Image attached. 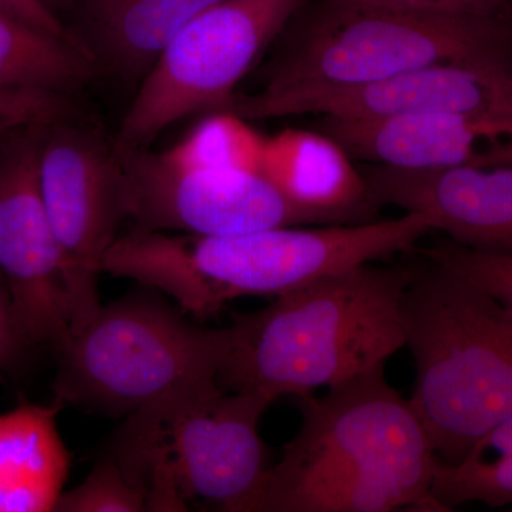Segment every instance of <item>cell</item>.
I'll use <instances>...</instances> for the list:
<instances>
[{
  "label": "cell",
  "instance_id": "24",
  "mask_svg": "<svg viewBox=\"0 0 512 512\" xmlns=\"http://www.w3.org/2000/svg\"><path fill=\"white\" fill-rule=\"evenodd\" d=\"M70 97L36 90L0 89V124L47 123L69 113Z\"/></svg>",
  "mask_w": 512,
  "mask_h": 512
},
{
  "label": "cell",
  "instance_id": "23",
  "mask_svg": "<svg viewBox=\"0 0 512 512\" xmlns=\"http://www.w3.org/2000/svg\"><path fill=\"white\" fill-rule=\"evenodd\" d=\"M424 16H468L512 20L511 0H336Z\"/></svg>",
  "mask_w": 512,
  "mask_h": 512
},
{
  "label": "cell",
  "instance_id": "3",
  "mask_svg": "<svg viewBox=\"0 0 512 512\" xmlns=\"http://www.w3.org/2000/svg\"><path fill=\"white\" fill-rule=\"evenodd\" d=\"M414 271L369 262L234 313L218 384L276 402L386 366L404 348L402 301Z\"/></svg>",
  "mask_w": 512,
  "mask_h": 512
},
{
  "label": "cell",
  "instance_id": "14",
  "mask_svg": "<svg viewBox=\"0 0 512 512\" xmlns=\"http://www.w3.org/2000/svg\"><path fill=\"white\" fill-rule=\"evenodd\" d=\"M323 133L352 158L400 170L512 165V123L466 114L326 119Z\"/></svg>",
  "mask_w": 512,
  "mask_h": 512
},
{
  "label": "cell",
  "instance_id": "1",
  "mask_svg": "<svg viewBox=\"0 0 512 512\" xmlns=\"http://www.w3.org/2000/svg\"><path fill=\"white\" fill-rule=\"evenodd\" d=\"M302 424L242 512H389L433 507L436 456L384 366L299 396Z\"/></svg>",
  "mask_w": 512,
  "mask_h": 512
},
{
  "label": "cell",
  "instance_id": "28",
  "mask_svg": "<svg viewBox=\"0 0 512 512\" xmlns=\"http://www.w3.org/2000/svg\"><path fill=\"white\" fill-rule=\"evenodd\" d=\"M19 126H6V124H0V136H3V134L8 133V131L13 130V128H16Z\"/></svg>",
  "mask_w": 512,
  "mask_h": 512
},
{
  "label": "cell",
  "instance_id": "16",
  "mask_svg": "<svg viewBox=\"0 0 512 512\" xmlns=\"http://www.w3.org/2000/svg\"><path fill=\"white\" fill-rule=\"evenodd\" d=\"M261 174L320 224L375 221L365 175L328 134L285 130L266 138Z\"/></svg>",
  "mask_w": 512,
  "mask_h": 512
},
{
  "label": "cell",
  "instance_id": "21",
  "mask_svg": "<svg viewBox=\"0 0 512 512\" xmlns=\"http://www.w3.org/2000/svg\"><path fill=\"white\" fill-rule=\"evenodd\" d=\"M55 511L140 512L148 511V501L119 461L106 451L82 484L66 493L63 491Z\"/></svg>",
  "mask_w": 512,
  "mask_h": 512
},
{
  "label": "cell",
  "instance_id": "17",
  "mask_svg": "<svg viewBox=\"0 0 512 512\" xmlns=\"http://www.w3.org/2000/svg\"><path fill=\"white\" fill-rule=\"evenodd\" d=\"M62 409L20 402L0 414V512L55 511L72 464L57 429Z\"/></svg>",
  "mask_w": 512,
  "mask_h": 512
},
{
  "label": "cell",
  "instance_id": "13",
  "mask_svg": "<svg viewBox=\"0 0 512 512\" xmlns=\"http://www.w3.org/2000/svg\"><path fill=\"white\" fill-rule=\"evenodd\" d=\"M363 175L377 207L424 215L461 247L512 256V165L427 171L373 165Z\"/></svg>",
  "mask_w": 512,
  "mask_h": 512
},
{
  "label": "cell",
  "instance_id": "2",
  "mask_svg": "<svg viewBox=\"0 0 512 512\" xmlns=\"http://www.w3.org/2000/svg\"><path fill=\"white\" fill-rule=\"evenodd\" d=\"M433 231L416 212L396 220L278 227L204 235L131 229L104 256L103 272L170 296L197 320L244 296L284 295L355 266L410 251Z\"/></svg>",
  "mask_w": 512,
  "mask_h": 512
},
{
  "label": "cell",
  "instance_id": "15",
  "mask_svg": "<svg viewBox=\"0 0 512 512\" xmlns=\"http://www.w3.org/2000/svg\"><path fill=\"white\" fill-rule=\"evenodd\" d=\"M220 0H74L70 36L97 72L140 83L173 37Z\"/></svg>",
  "mask_w": 512,
  "mask_h": 512
},
{
  "label": "cell",
  "instance_id": "27",
  "mask_svg": "<svg viewBox=\"0 0 512 512\" xmlns=\"http://www.w3.org/2000/svg\"><path fill=\"white\" fill-rule=\"evenodd\" d=\"M43 6L57 19L62 20V16L69 13L74 5V0H39Z\"/></svg>",
  "mask_w": 512,
  "mask_h": 512
},
{
  "label": "cell",
  "instance_id": "6",
  "mask_svg": "<svg viewBox=\"0 0 512 512\" xmlns=\"http://www.w3.org/2000/svg\"><path fill=\"white\" fill-rule=\"evenodd\" d=\"M512 62V20L424 16L326 0L258 94L366 86L439 63Z\"/></svg>",
  "mask_w": 512,
  "mask_h": 512
},
{
  "label": "cell",
  "instance_id": "19",
  "mask_svg": "<svg viewBox=\"0 0 512 512\" xmlns=\"http://www.w3.org/2000/svg\"><path fill=\"white\" fill-rule=\"evenodd\" d=\"M430 494L443 511L466 503L512 505V417L474 444L456 464L437 460Z\"/></svg>",
  "mask_w": 512,
  "mask_h": 512
},
{
  "label": "cell",
  "instance_id": "26",
  "mask_svg": "<svg viewBox=\"0 0 512 512\" xmlns=\"http://www.w3.org/2000/svg\"><path fill=\"white\" fill-rule=\"evenodd\" d=\"M0 10L35 26V28L73 40L62 20L53 16L39 0H0Z\"/></svg>",
  "mask_w": 512,
  "mask_h": 512
},
{
  "label": "cell",
  "instance_id": "9",
  "mask_svg": "<svg viewBox=\"0 0 512 512\" xmlns=\"http://www.w3.org/2000/svg\"><path fill=\"white\" fill-rule=\"evenodd\" d=\"M39 181L72 306V330L101 306L103 259L127 218L113 140L67 119L50 121L40 148Z\"/></svg>",
  "mask_w": 512,
  "mask_h": 512
},
{
  "label": "cell",
  "instance_id": "29",
  "mask_svg": "<svg viewBox=\"0 0 512 512\" xmlns=\"http://www.w3.org/2000/svg\"><path fill=\"white\" fill-rule=\"evenodd\" d=\"M3 136H5V134H3ZM3 136H0V138H2ZM0 282H2V278H0ZM2 284H3V282H2Z\"/></svg>",
  "mask_w": 512,
  "mask_h": 512
},
{
  "label": "cell",
  "instance_id": "12",
  "mask_svg": "<svg viewBox=\"0 0 512 512\" xmlns=\"http://www.w3.org/2000/svg\"><path fill=\"white\" fill-rule=\"evenodd\" d=\"M229 111L245 120L303 114L369 120L451 113L512 123V62L430 64L366 86L235 96Z\"/></svg>",
  "mask_w": 512,
  "mask_h": 512
},
{
  "label": "cell",
  "instance_id": "7",
  "mask_svg": "<svg viewBox=\"0 0 512 512\" xmlns=\"http://www.w3.org/2000/svg\"><path fill=\"white\" fill-rule=\"evenodd\" d=\"M301 0H220L194 16L138 83L113 138L141 150L191 114L228 110L239 82L284 33Z\"/></svg>",
  "mask_w": 512,
  "mask_h": 512
},
{
  "label": "cell",
  "instance_id": "8",
  "mask_svg": "<svg viewBox=\"0 0 512 512\" xmlns=\"http://www.w3.org/2000/svg\"><path fill=\"white\" fill-rule=\"evenodd\" d=\"M272 404L264 394L229 392L215 380L131 414L123 429L163 456L184 501L242 512L269 468L258 426Z\"/></svg>",
  "mask_w": 512,
  "mask_h": 512
},
{
  "label": "cell",
  "instance_id": "5",
  "mask_svg": "<svg viewBox=\"0 0 512 512\" xmlns=\"http://www.w3.org/2000/svg\"><path fill=\"white\" fill-rule=\"evenodd\" d=\"M192 319L147 288L101 305L55 350V402L120 419L214 382L234 333Z\"/></svg>",
  "mask_w": 512,
  "mask_h": 512
},
{
  "label": "cell",
  "instance_id": "25",
  "mask_svg": "<svg viewBox=\"0 0 512 512\" xmlns=\"http://www.w3.org/2000/svg\"><path fill=\"white\" fill-rule=\"evenodd\" d=\"M29 349L20 336L12 308H10L8 292L0 282V369H8L22 359L25 350Z\"/></svg>",
  "mask_w": 512,
  "mask_h": 512
},
{
  "label": "cell",
  "instance_id": "4",
  "mask_svg": "<svg viewBox=\"0 0 512 512\" xmlns=\"http://www.w3.org/2000/svg\"><path fill=\"white\" fill-rule=\"evenodd\" d=\"M416 363L410 404L437 460L456 464L512 417V315L443 266L416 269L402 301Z\"/></svg>",
  "mask_w": 512,
  "mask_h": 512
},
{
  "label": "cell",
  "instance_id": "11",
  "mask_svg": "<svg viewBox=\"0 0 512 512\" xmlns=\"http://www.w3.org/2000/svg\"><path fill=\"white\" fill-rule=\"evenodd\" d=\"M46 126L23 124L0 138V278L26 345L56 350L72 332V306L40 191Z\"/></svg>",
  "mask_w": 512,
  "mask_h": 512
},
{
  "label": "cell",
  "instance_id": "10",
  "mask_svg": "<svg viewBox=\"0 0 512 512\" xmlns=\"http://www.w3.org/2000/svg\"><path fill=\"white\" fill-rule=\"evenodd\" d=\"M117 156L133 229L217 237L320 224L262 174L187 167L148 148Z\"/></svg>",
  "mask_w": 512,
  "mask_h": 512
},
{
  "label": "cell",
  "instance_id": "18",
  "mask_svg": "<svg viewBox=\"0 0 512 512\" xmlns=\"http://www.w3.org/2000/svg\"><path fill=\"white\" fill-rule=\"evenodd\" d=\"M73 40L35 28L0 10V89L72 97L96 74Z\"/></svg>",
  "mask_w": 512,
  "mask_h": 512
},
{
  "label": "cell",
  "instance_id": "20",
  "mask_svg": "<svg viewBox=\"0 0 512 512\" xmlns=\"http://www.w3.org/2000/svg\"><path fill=\"white\" fill-rule=\"evenodd\" d=\"M266 137L232 111H214L170 150L174 163L211 170H242L261 174Z\"/></svg>",
  "mask_w": 512,
  "mask_h": 512
},
{
  "label": "cell",
  "instance_id": "22",
  "mask_svg": "<svg viewBox=\"0 0 512 512\" xmlns=\"http://www.w3.org/2000/svg\"><path fill=\"white\" fill-rule=\"evenodd\" d=\"M433 264L460 275L483 289L512 315V256L484 254L444 241L424 249Z\"/></svg>",
  "mask_w": 512,
  "mask_h": 512
}]
</instances>
